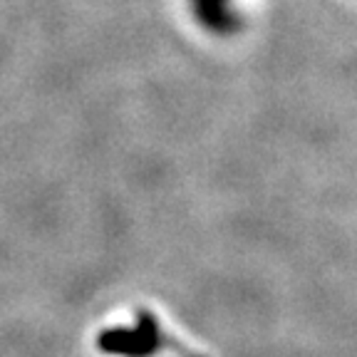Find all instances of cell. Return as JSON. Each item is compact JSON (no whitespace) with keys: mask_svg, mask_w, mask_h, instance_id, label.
<instances>
[{"mask_svg":"<svg viewBox=\"0 0 357 357\" xmlns=\"http://www.w3.org/2000/svg\"><path fill=\"white\" fill-rule=\"evenodd\" d=\"M196 6V15L201 20L206 22L208 28L213 30H226L234 25L229 15V6H226V0H194Z\"/></svg>","mask_w":357,"mask_h":357,"instance_id":"obj_1","label":"cell"}]
</instances>
